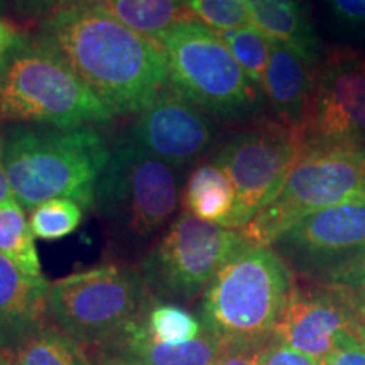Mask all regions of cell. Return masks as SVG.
Wrapping results in <instances>:
<instances>
[{"instance_id": "cell-15", "label": "cell", "mask_w": 365, "mask_h": 365, "mask_svg": "<svg viewBox=\"0 0 365 365\" xmlns=\"http://www.w3.org/2000/svg\"><path fill=\"white\" fill-rule=\"evenodd\" d=\"M317 65L287 46L272 41L262 91L271 105L274 120L309 140L314 107Z\"/></svg>"}, {"instance_id": "cell-16", "label": "cell", "mask_w": 365, "mask_h": 365, "mask_svg": "<svg viewBox=\"0 0 365 365\" xmlns=\"http://www.w3.org/2000/svg\"><path fill=\"white\" fill-rule=\"evenodd\" d=\"M49 282L22 272L0 254V349L9 357L48 325Z\"/></svg>"}, {"instance_id": "cell-10", "label": "cell", "mask_w": 365, "mask_h": 365, "mask_svg": "<svg viewBox=\"0 0 365 365\" xmlns=\"http://www.w3.org/2000/svg\"><path fill=\"white\" fill-rule=\"evenodd\" d=\"M304 144L274 118L255 122L227 140L212 163L225 173L235 190L230 228H245L276 198Z\"/></svg>"}, {"instance_id": "cell-33", "label": "cell", "mask_w": 365, "mask_h": 365, "mask_svg": "<svg viewBox=\"0 0 365 365\" xmlns=\"http://www.w3.org/2000/svg\"><path fill=\"white\" fill-rule=\"evenodd\" d=\"M9 198H14L12 191H11V185H9L7 180V173H6V166H4V159H2V132H0V203L6 202Z\"/></svg>"}, {"instance_id": "cell-23", "label": "cell", "mask_w": 365, "mask_h": 365, "mask_svg": "<svg viewBox=\"0 0 365 365\" xmlns=\"http://www.w3.org/2000/svg\"><path fill=\"white\" fill-rule=\"evenodd\" d=\"M140 323L153 339L170 344H185L207 331L202 319L196 318L181 304L166 303L156 298L140 317Z\"/></svg>"}, {"instance_id": "cell-18", "label": "cell", "mask_w": 365, "mask_h": 365, "mask_svg": "<svg viewBox=\"0 0 365 365\" xmlns=\"http://www.w3.org/2000/svg\"><path fill=\"white\" fill-rule=\"evenodd\" d=\"M252 24L274 43L318 65L319 41L299 0H245Z\"/></svg>"}, {"instance_id": "cell-20", "label": "cell", "mask_w": 365, "mask_h": 365, "mask_svg": "<svg viewBox=\"0 0 365 365\" xmlns=\"http://www.w3.org/2000/svg\"><path fill=\"white\" fill-rule=\"evenodd\" d=\"M105 7L122 24L150 39L178 24L198 22L185 0H107Z\"/></svg>"}, {"instance_id": "cell-27", "label": "cell", "mask_w": 365, "mask_h": 365, "mask_svg": "<svg viewBox=\"0 0 365 365\" xmlns=\"http://www.w3.org/2000/svg\"><path fill=\"white\" fill-rule=\"evenodd\" d=\"M254 357L257 360V365H319V362L308 357L307 354L274 339L257 350Z\"/></svg>"}, {"instance_id": "cell-28", "label": "cell", "mask_w": 365, "mask_h": 365, "mask_svg": "<svg viewBox=\"0 0 365 365\" xmlns=\"http://www.w3.org/2000/svg\"><path fill=\"white\" fill-rule=\"evenodd\" d=\"M319 365H365V331L345 335Z\"/></svg>"}, {"instance_id": "cell-3", "label": "cell", "mask_w": 365, "mask_h": 365, "mask_svg": "<svg viewBox=\"0 0 365 365\" xmlns=\"http://www.w3.org/2000/svg\"><path fill=\"white\" fill-rule=\"evenodd\" d=\"M291 287L284 259L267 245L249 244L210 281L200 319L227 352L255 354L272 340Z\"/></svg>"}, {"instance_id": "cell-12", "label": "cell", "mask_w": 365, "mask_h": 365, "mask_svg": "<svg viewBox=\"0 0 365 365\" xmlns=\"http://www.w3.org/2000/svg\"><path fill=\"white\" fill-rule=\"evenodd\" d=\"M309 140L365 144V51L331 48L314 73Z\"/></svg>"}, {"instance_id": "cell-17", "label": "cell", "mask_w": 365, "mask_h": 365, "mask_svg": "<svg viewBox=\"0 0 365 365\" xmlns=\"http://www.w3.org/2000/svg\"><path fill=\"white\" fill-rule=\"evenodd\" d=\"M227 350L205 331L185 344H170L153 339L140 318L132 322L107 344L95 349V355L124 360L137 365H218Z\"/></svg>"}, {"instance_id": "cell-32", "label": "cell", "mask_w": 365, "mask_h": 365, "mask_svg": "<svg viewBox=\"0 0 365 365\" xmlns=\"http://www.w3.org/2000/svg\"><path fill=\"white\" fill-rule=\"evenodd\" d=\"M218 365H257L254 354L244 352H225Z\"/></svg>"}, {"instance_id": "cell-31", "label": "cell", "mask_w": 365, "mask_h": 365, "mask_svg": "<svg viewBox=\"0 0 365 365\" xmlns=\"http://www.w3.org/2000/svg\"><path fill=\"white\" fill-rule=\"evenodd\" d=\"M26 34H22L12 22H9L0 17V61H2L4 56L11 51V49L16 46L19 41L24 38Z\"/></svg>"}, {"instance_id": "cell-26", "label": "cell", "mask_w": 365, "mask_h": 365, "mask_svg": "<svg viewBox=\"0 0 365 365\" xmlns=\"http://www.w3.org/2000/svg\"><path fill=\"white\" fill-rule=\"evenodd\" d=\"M107 0H11V11L21 21L39 22L71 9L105 6Z\"/></svg>"}, {"instance_id": "cell-14", "label": "cell", "mask_w": 365, "mask_h": 365, "mask_svg": "<svg viewBox=\"0 0 365 365\" xmlns=\"http://www.w3.org/2000/svg\"><path fill=\"white\" fill-rule=\"evenodd\" d=\"M271 247L301 271L328 274L365 250V205H340L312 213Z\"/></svg>"}, {"instance_id": "cell-7", "label": "cell", "mask_w": 365, "mask_h": 365, "mask_svg": "<svg viewBox=\"0 0 365 365\" xmlns=\"http://www.w3.org/2000/svg\"><path fill=\"white\" fill-rule=\"evenodd\" d=\"M154 296L139 269L108 264L80 271L49 284L48 308L63 331L98 349L140 318Z\"/></svg>"}, {"instance_id": "cell-21", "label": "cell", "mask_w": 365, "mask_h": 365, "mask_svg": "<svg viewBox=\"0 0 365 365\" xmlns=\"http://www.w3.org/2000/svg\"><path fill=\"white\" fill-rule=\"evenodd\" d=\"M14 365H95L85 345L58 325H44L11 355Z\"/></svg>"}, {"instance_id": "cell-2", "label": "cell", "mask_w": 365, "mask_h": 365, "mask_svg": "<svg viewBox=\"0 0 365 365\" xmlns=\"http://www.w3.org/2000/svg\"><path fill=\"white\" fill-rule=\"evenodd\" d=\"M110 153L105 137L93 127L12 124L2 132L7 180L24 210L53 198H70L93 210L95 186Z\"/></svg>"}, {"instance_id": "cell-8", "label": "cell", "mask_w": 365, "mask_h": 365, "mask_svg": "<svg viewBox=\"0 0 365 365\" xmlns=\"http://www.w3.org/2000/svg\"><path fill=\"white\" fill-rule=\"evenodd\" d=\"M164 53L170 83L191 102L220 118H240L254 112L259 91L234 54L202 22H186L154 38Z\"/></svg>"}, {"instance_id": "cell-30", "label": "cell", "mask_w": 365, "mask_h": 365, "mask_svg": "<svg viewBox=\"0 0 365 365\" xmlns=\"http://www.w3.org/2000/svg\"><path fill=\"white\" fill-rule=\"evenodd\" d=\"M333 11L345 24L365 27V0H330Z\"/></svg>"}, {"instance_id": "cell-9", "label": "cell", "mask_w": 365, "mask_h": 365, "mask_svg": "<svg viewBox=\"0 0 365 365\" xmlns=\"http://www.w3.org/2000/svg\"><path fill=\"white\" fill-rule=\"evenodd\" d=\"M249 244L242 230L205 222L185 210L140 259L139 272L156 299L191 303L223 264Z\"/></svg>"}, {"instance_id": "cell-25", "label": "cell", "mask_w": 365, "mask_h": 365, "mask_svg": "<svg viewBox=\"0 0 365 365\" xmlns=\"http://www.w3.org/2000/svg\"><path fill=\"white\" fill-rule=\"evenodd\" d=\"M83 218V207L70 198H53L31 210L29 227L41 240H59L73 234Z\"/></svg>"}, {"instance_id": "cell-29", "label": "cell", "mask_w": 365, "mask_h": 365, "mask_svg": "<svg viewBox=\"0 0 365 365\" xmlns=\"http://www.w3.org/2000/svg\"><path fill=\"white\" fill-rule=\"evenodd\" d=\"M330 284H341L349 287H362L365 286V250L357 257L350 259L335 267L327 274Z\"/></svg>"}, {"instance_id": "cell-37", "label": "cell", "mask_w": 365, "mask_h": 365, "mask_svg": "<svg viewBox=\"0 0 365 365\" xmlns=\"http://www.w3.org/2000/svg\"><path fill=\"white\" fill-rule=\"evenodd\" d=\"M0 365H14L11 357H9V355L4 352L2 349H0Z\"/></svg>"}, {"instance_id": "cell-19", "label": "cell", "mask_w": 365, "mask_h": 365, "mask_svg": "<svg viewBox=\"0 0 365 365\" xmlns=\"http://www.w3.org/2000/svg\"><path fill=\"white\" fill-rule=\"evenodd\" d=\"M186 212L205 222L230 228L235 212V190L228 176L212 161L191 173L182 188Z\"/></svg>"}, {"instance_id": "cell-4", "label": "cell", "mask_w": 365, "mask_h": 365, "mask_svg": "<svg viewBox=\"0 0 365 365\" xmlns=\"http://www.w3.org/2000/svg\"><path fill=\"white\" fill-rule=\"evenodd\" d=\"M180 207L176 168L120 140L110 153L93 196L108 247L120 261L143 259Z\"/></svg>"}, {"instance_id": "cell-13", "label": "cell", "mask_w": 365, "mask_h": 365, "mask_svg": "<svg viewBox=\"0 0 365 365\" xmlns=\"http://www.w3.org/2000/svg\"><path fill=\"white\" fill-rule=\"evenodd\" d=\"M212 117L170 83L137 113L125 140L173 168H185L213 145Z\"/></svg>"}, {"instance_id": "cell-24", "label": "cell", "mask_w": 365, "mask_h": 365, "mask_svg": "<svg viewBox=\"0 0 365 365\" xmlns=\"http://www.w3.org/2000/svg\"><path fill=\"white\" fill-rule=\"evenodd\" d=\"M223 39L235 61L239 63L247 78L255 88L262 91L264 76H266L269 59H271L272 41L262 34L255 26L240 27V29L217 31Z\"/></svg>"}, {"instance_id": "cell-6", "label": "cell", "mask_w": 365, "mask_h": 365, "mask_svg": "<svg viewBox=\"0 0 365 365\" xmlns=\"http://www.w3.org/2000/svg\"><path fill=\"white\" fill-rule=\"evenodd\" d=\"M365 205V148L308 140L276 198L242 228L250 244L271 245L304 217L340 205Z\"/></svg>"}, {"instance_id": "cell-35", "label": "cell", "mask_w": 365, "mask_h": 365, "mask_svg": "<svg viewBox=\"0 0 365 365\" xmlns=\"http://www.w3.org/2000/svg\"><path fill=\"white\" fill-rule=\"evenodd\" d=\"M95 365H137V364H130V362H124V360L105 357V355H95Z\"/></svg>"}, {"instance_id": "cell-34", "label": "cell", "mask_w": 365, "mask_h": 365, "mask_svg": "<svg viewBox=\"0 0 365 365\" xmlns=\"http://www.w3.org/2000/svg\"><path fill=\"white\" fill-rule=\"evenodd\" d=\"M354 294V303H355V312H357V317L365 328V286L362 287H352Z\"/></svg>"}, {"instance_id": "cell-11", "label": "cell", "mask_w": 365, "mask_h": 365, "mask_svg": "<svg viewBox=\"0 0 365 365\" xmlns=\"http://www.w3.org/2000/svg\"><path fill=\"white\" fill-rule=\"evenodd\" d=\"M364 331L352 287L293 282L272 339L322 364L345 335Z\"/></svg>"}, {"instance_id": "cell-5", "label": "cell", "mask_w": 365, "mask_h": 365, "mask_svg": "<svg viewBox=\"0 0 365 365\" xmlns=\"http://www.w3.org/2000/svg\"><path fill=\"white\" fill-rule=\"evenodd\" d=\"M113 115L110 107L38 39L24 36L0 61V125L78 129L108 124Z\"/></svg>"}, {"instance_id": "cell-1", "label": "cell", "mask_w": 365, "mask_h": 365, "mask_svg": "<svg viewBox=\"0 0 365 365\" xmlns=\"http://www.w3.org/2000/svg\"><path fill=\"white\" fill-rule=\"evenodd\" d=\"M34 39L51 48L115 115L143 112L170 85L164 53L105 6L71 9L38 24Z\"/></svg>"}, {"instance_id": "cell-22", "label": "cell", "mask_w": 365, "mask_h": 365, "mask_svg": "<svg viewBox=\"0 0 365 365\" xmlns=\"http://www.w3.org/2000/svg\"><path fill=\"white\" fill-rule=\"evenodd\" d=\"M0 254L22 272L43 277L38 249L24 208L16 198L0 203Z\"/></svg>"}, {"instance_id": "cell-36", "label": "cell", "mask_w": 365, "mask_h": 365, "mask_svg": "<svg viewBox=\"0 0 365 365\" xmlns=\"http://www.w3.org/2000/svg\"><path fill=\"white\" fill-rule=\"evenodd\" d=\"M11 11V0H0V17Z\"/></svg>"}]
</instances>
